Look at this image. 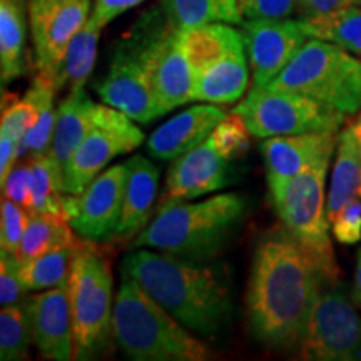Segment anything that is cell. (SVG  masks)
Masks as SVG:
<instances>
[{"mask_svg":"<svg viewBox=\"0 0 361 361\" xmlns=\"http://www.w3.org/2000/svg\"><path fill=\"white\" fill-rule=\"evenodd\" d=\"M243 19H290L298 12L300 0H238Z\"/></svg>","mask_w":361,"mask_h":361,"instance_id":"38","label":"cell"},{"mask_svg":"<svg viewBox=\"0 0 361 361\" xmlns=\"http://www.w3.org/2000/svg\"><path fill=\"white\" fill-rule=\"evenodd\" d=\"M252 87H264L310 39L303 20L259 19L243 22Z\"/></svg>","mask_w":361,"mask_h":361,"instance_id":"14","label":"cell"},{"mask_svg":"<svg viewBox=\"0 0 361 361\" xmlns=\"http://www.w3.org/2000/svg\"><path fill=\"white\" fill-rule=\"evenodd\" d=\"M92 245L96 243L84 241L67 281L75 360L101 353L112 335V269L109 259Z\"/></svg>","mask_w":361,"mask_h":361,"instance_id":"8","label":"cell"},{"mask_svg":"<svg viewBox=\"0 0 361 361\" xmlns=\"http://www.w3.org/2000/svg\"><path fill=\"white\" fill-rule=\"evenodd\" d=\"M246 213L239 194H216L201 202H166L134 239V247H152L176 258L204 263L228 245Z\"/></svg>","mask_w":361,"mask_h":361,"instance_id":"3","label":"cell"},{"mask_svg":"<svg viewBox=\"0 0 361 361\" xmlns=\"http://www.w3.org/2000/svg\"><path fill=\"white\" fill-rule=\"evenodd\" d=\"M39 107L29 96L24 99L8 102V106L2 111V121H0V135L12 139L17 146L25 141L30 130L37 124Z\"/></svg>","mask_w":361,"mask_h":361,"instance_id":"35","label":"cell"},{"mask_svg":"<svg viewBox=\"0 0 361 361\" xmlns=\"http://www.w3.org/2000/svg\"><path fill=\"white\" fill-rule=\"evenodd\" d=\"M97 104L90 101L84 89L69 90L67 97L57 107V121L54 129L52 146L49 156L56 164L62 179L71 157L94 126Z\"/></svg>","mask_w":361,"mask_h":361,"instance_id":"21","label":"cell"},{"mask_svg":"<svg viewBox=\"0 0 361 361\" xmlns=\"http://www.w3.org/2000/svg\"><path fill=\"white\" fill-rule=\"evenodd\" d=\"M336 142L338 133L331 130L266 137L259 149L266 164L268 186L286 183L322 157L333 154Z\"/></svg>","mask_w":361,"mask_h":361,"instance_id":"18","label":"cell"},{"mask_svg":"<svg viewBox=\"0 0 361 361\" xmlns=\"http://www.w3.org/2000/svg\"><path fill=\"white\" fill-rule=\"evenodd\" d=\"M255 137L305 133H338L346 116L333 107L290 90L252 87L233 109Z\"/></svg>","mask_w":361,"mask_h":361,"instance_id":"9","label":"cell"},{"mask_svg":"<svg viewBox=\"0 0 361 361\" xmlns=\"http://www.w3.org/2000/svg\"><path fill=\"white\" fill-rule=\"evenodd\" d=\"M250 134L251 130L247 129L241 116L231 112L216 126L209 137L219 154L231 162L245 157L250 149Z\"/></svg>","mask_w":361,"mask_h":361,"instance_id":"34","label":"cell"},{"mask_svg":"<svg viewBox=\"0 0 361 361\" xmlns=\"http://www.w3.org/2000/svg\"><path fill=\"white\" fill-rule=\"evenodd\" d=\"M29 161L32 166V213L66 216L64 202H62L64 179L57 171L51 156L30 157Z\"/></svg>","mask_w":361,"mask_h":361,"instance_id":"32","label":"cell"},{"mask_svg":"<svg viewBox=\"0 0 361 361\" xmlns=\"http://www.w3.org/2000/svg\"><path fill=\"white\" fill-rule=\"evenodd\" d=\"M85 239H78L67 246L56 247L37 258L22 263L20 274L29 291H45L64 286L69 281L72 264Z\"/></svg>","mask_w":361,"mask_h":361,"instance_id":"29","label":"cell"},{"mask_svg":"<svg viewBox=\"0 0 361 361\" xmlns=\"http://www.w3.org/2000/svg\"><path fill=\"white\" fill-rule=\"evenodd\" d=\"M229 183V161L219 154L211 137L176 157L166 180V202L196 200L219 191Z\"/></svg>","mask_w":361,"mask_h":361,"instance_id":"17","label":"cell"},{"mask_svg":"<svg viewBox=\"0 0 361 361\" xmlns=\"http://www.w3.org/2000/svg\"><path fill=\"white\" fill-rule=\"evenodd\" d=\"M27 0H0V78L7 85L25 72Z\"/></svg>","mask_w":361,"mask_h":361,"instance_id":"25","label":"cell"},{"mask_svg":"<svg viewBox=\"0 0 361 361\" xmlns=\"http://www.w3.org/2000/svg\"><path fill=\"white\" fill-rule=\"evenodd\" d=\"M245 47L229 52L194 78L192 101L207 104H231L239 101L250 82Z\"/></svg>","mask_w":361,"mask_h":361,"instance_id":"22","label":"cell"},{"mask_svg":"<svg viewBox=\"0 0 361 361\" xmlns=\"http://www.w3.org/2000/svg\"><path fill=\"white\" fill-rule=\"evenodd\" d=\"M226 116L213 104L194 106L159 126L149 137L147 152L159 161H173L206 141Z\"/></svg>","mask_w":361,"mask_h":361,"instance_id":"19","label":"cell"},{"mask_svg":"<svg viewBox=\"0 0 361 361\" xmlns=\"http://www.w3.org/2000/svg\"><path fill=\"white\" fill-rule=\"evenodd\" d=\"M184 51L196 78L207 67H211L229 52L245 47V35L224 22H213L180 32Z\"/></svg>","mask_w":361,"mask_h":361,"instance_id":"23","label":"cell"},{"mask_svg":"<svg viewBox=\"0 0 361 361\" xmlns=\"http://www.w3.org/2000/svg\"><path fill=\"white\" fill-rule=\"evenodd\" d=\"M333 236L341 245H356L361 239V197H355L331 221Z\"/></svg>","mask_w":361,"mask_h":361,"instance_id":"40","label":"cell"},{"mask_svg":"<svg viewBox=\"0 0 361 361\" xmlns=\"http://www.w3.org/2000/svg\"><path fill=\"white\" fill-rule=\"evenodd\" d=\"M128 164L111 166L97 176L82 192L64 194V213L72 229L90 243L114 238L123 216Z\"/></svg>","mask_w":361,"mask_h":361,"instance_id":"12","label":"cell"},{"mask_svg":"<svg viewBox=\"0 0 361 361\" xmlns=\"http://www.w3.org/2000/svg\"><path fill=\"white\" fill-rule=\"evenodd\" d=\"M300 356L311 361H353L361 358V318L345 290L333 283L319 293L311 311Z\"/></svg>","mask_w":361,"mask_h":361,"instance_id":"10","label":"cell"},{"mask_svg":"<svg viewBox=\"0 0 361 361\" xmlns=\"http://www.w3.org/2000/svg\"><path fill=\"white\" fill-rule=\"evenodd\" d=\"M123 271L189 331L216 336L231 322L228 279L214 266L141 247L126 256Z\"/></svg>","mask_w":361,"mask_h":361,"instance_id":"2","label":"cell"},{"mask_svg":"<svg viewBox=\"0 0 361 361\" xmlns=\"http://www.w3.org/2000/svg\"><path fill=\"white\" fill-rule=\"evenodd\" d=\"M101 30V27L89 17L87 22L79 29V32L72 37L61 67L51 78L57 92L64 87H69V90L84 89L89 75L92 74L94 64H96Z\"/></svg>","mask_w":361,"mask_h":361,"instance_id":"26","label":"cell"},{"mask_svg":"<svg viewBox=\"0 0 361 361\" xmlns=\"http://www.w3.org/2000/svg\"><path fill=\"white\" fill-rule=\"evenodd\" d=\"M75 241H78V236L74 234V229L66 216L30 213L17 256L20 263H27L44 252Z\"/></svg>","mask_w":361,"mask_h":361,"instance_id":"30","label":"cell"},{"mask_svg":"<svg viewBox=\"0 0 361 361\" xmlns=\"http://www.w3.org/2000/svg\"><path fill=\"white\" fill-rule=\"evenodd\" d=\"M32 343L47 360H74V331L67 284L24 301Z\"/></svg>","mask_w":361,"mask_h":361,"instance_id":"16","label":"cell"},{"mask_svg":"<svg viewBox=\"0 0 361 361\" xmlns=\"http://www.w3.org/2000/svg\"><path fill=\"white\" fill-rule=\"evenodd\" d=\"M22 263L16 252L0 250V303L11 306L22 303L27 290L20 274Z\"/></svg>","mask_w":361,"mask_h":361,"instance_id":"36","label":"cell"},{"mask_svg":"<svg viewBox=\"0 0 361 361\" xmlns=\"http://www.w3.org/2000/svg\"><path fill=\"white\" fill-rule=\"evenodd\" d=\"M30 341H32V336H30L24 301L4 306L0 313V360H27Z\"/></svg>","mask_w":361,"mask_h":361,"instance_id":"33","label":"cell"},{"mask_svg":"<svg viewBox=\"0 0 361 361\" xmlns=\"http://www.w3.org/2000/svg\"><path fill=\"white\" fill-rule=\"evenodd\" d=\"M355 298L361 306V250L358 255V264H356V273H355Z\"/></svg>","mask_w":361,"mask_h":361,"instance_id":"44","label":"cell"},{"mask_svg":"<svg viewBox=\"0 0 361 361\" xmlns=\"http://www.w3.org/2000/svg\"><path fill=\"white\" fill-rule=\"evenodd\" d=\"M331 156L322 157L311 168L286 183L269 186L274 209L281 219L284 233L310 256L329 284L340 281V268L329 239V219L324 197Z\"/></svg>","mask_w":361,"mask_h":361,"instance_id":"5","label":"cell"},{"mask_svg":"<svg viewBox=\"0 0 361 361\" xmlns=\"http://www.w3.org/2000/svg\"><path fill=\"white\" fill-rule=\"evenodd\" d=\"M303 24L310 37L328 40L361 57V6L306 19Z\"/></svg>","mask_w":361,"mask_h":361,"instance_id":"31","label":"cell"},{"mask_svg":"<svg viewBox=\"0 0 361 361\" xmlns=\"http://www.w3.org/2000/svg\"><path fill=\"white\" fill-rule=\"evenodd\" d=\"M128 164V179H126L123 216L114 238L117 241H128L137 236L146 228L154 206L159 169L147 157L133 156Z\"/></svg>","mask_w":361,"mask_h":361,"instance_id":"20","label":"cell"},{"mask_svg":"<svg viewBox=\"0 0 361 361\" xmlns=\"http://www.w3.org/2000/svg\"><path fill=\"white\" fill-rule=\"evenodd\" d=\"M355 197H361V147L346 128L338 134L336 159L326 197L329 226L343 207Z\"/></svg>","mask_w":361,"mask_h":361,"instance_id":"24","label":"cell"},{"mask_svg":"<svg viewBox=\"0 0 361 361\" xmlns=\"http://www.w3.org/2000/svg\"><path fill=\"white\" fill-rule=\"evenodd\" d=\"M358 6H361V0H300L298 13H300L301 19L306 20L324 16V13L341 11V8Z\"/></svg>","mask_w":361,"mask_h":361,"instance_id":"42","label":"cell"},{"mask_svg":"<svg viewBox=\"0 0 361 361\" xmlns=\"http://www.w3.org/2000/svg\"><path fill=\"white\" fill-rule=\"evenodd\" d=\"M112 335L119 348L137 361H202L209 356L206 346L128 274L114 301Z\"/></svg>","mask_w":361,"mask_h":361,"instance_id":"4","label":"cell"},{"mask_svg":"<svg viewBox=\"0 0 361 361\" xmlns=\"http://www.w3.org/2000/svg\"><path fill=\"white\" fill-rule=\"evenodd\" d=\"M92 0H27L35 64L52 78L62 64L72 37L90 17Z\"/></svg>","mask_w":361,"mask_h":361,"instance_id":"13","label":"cell"},{"mask_svg":"<svg viewBox=\"0 0 361 361\" xmlns=\"http://www.w3.org/2000/svg\"><path fill=\"white\" fill-rule=\"evenodd\" d=\"M144 134L133 119L111 106L97 104L94 126L64 171V194H79L116 156L141 146Z\"/></svg>","mask_w":361,"mask_h":361,"instance_id":"11","label":"cell"},{"mask_svg":"<svg viewBox=\"0 0 361 361\" xmlns=\"http://www.w3.org/2000/svg\"><path fill=\"white\" fill-rule=\"evenodd\" d=\"M17 146L12 139L6 137V135H0V184L4 186L8 174L13 169V164H16L17 156Z\"/></svg>","mask_w":361,"mask_h":361,"instance_id":"43","label":"cell"},{"mask_svg":"<svg viewBox=\"0 0 361 361\" xmlns=\"http://www.w3.org/2000/svg\"><path fill=\"white\" fill-rule=\"evenodd\" d=\"M4 196L24 207V209L32 213L34 200H32V166L30 161L25 164L17 166L11 171L6 183H4Z\"/></svg>","mask_w":361,"mask_h":361,"instance_id":"39","label":"cell"},{"mask_svg":"<svg viewBox=\"0 0 361 361\" xmlns=\"http://www.w3.org/2000/svg\"><path fill=\"white\" fill-rule=\"evenodd\" d=\"M161 8L169 25L179 32L213 22H245L238 0H161Z\"/></svg>","mask_w":361,"mask_h":361,"instance_id":"27","label":"cell"},{"mask_svg":"<svg viewBox=\"0 0 361 361\" xmlns=\"http://www.w3.org/2000/svg\"><path fill=\"white\" fill-rule=\"evenodd\" d=\"M2 223H0V250L16 252L19 250L30 213L16 202L2 197Z\"/></svg>","mask_w":361,"mask_h":361,"instance_id":"37","label":"cell"},{"mask_svg":"<svg viewBox=\"0 0 361 361\" xmlns=\"http://www.w3.org/2000/svg\"><path fill=\"white\" fill-rule=\"evenodd\" d=\"M56 85L51 78L39 72L35 75L32 85L27 90V96L37 104L39 107V119L34 129L30 130L25 141L17 149V156L27 154L29 157L47 156L52 146L54 129H56L57 109L54 107V99H56Z\"/></svg>","mask_w":361,"mask_h":361,"instance_id":"28","label":"cell"},{"mask_svg":"<svg viewBox=\"0 0 361 361\" xmlns=\"http://www.w3.org/2000/svg\"><path fill=\"white\" fill-rule=\"evenodd\" d=\"M324 284L329 283L322 271L286 233L261 239L246 293L247 322L256 340L274 350L300 346Z\"/></svg>","mask_w":361,"mask_h":361,"instance_id":"1","label":"cell"},{"mask_svg":"<svg viewBox=\"0 0 361 361\" xmlns=\"http://www.w3.org/2000/svg\"><path fill=\"white\" fill-rule=\"evenodd\" d=\"M348 129L351 130V134L355 135V139L358 141L360 147H361V109L358 112V116L355 117V121H351L348 124Z\"/></svg>","mask_w":361,"mask_h":361,"instance_id":"45","label":"cell"},{"mask_svg":"<svg viewBox=\"0 0 361 361\" xmlns=\"http://www.w3.org/2000/svg\"><path fill=\"white\" fill-rule=\"evenodd\" d=\"M266 87L298 92L350 116L361 109V61L328 40L310 37Z\"/></svg>","mask_w":361,"mask_h":361,"instance_id":"6","label":"cell"},{"mask_svg":"<svg viewBox=\"0 0 361 361\" xmlns=\"http://www.w3.org/2000/svg\"><path fill=\"white\" fill-rule=\"evenodd\" d=\"M149 78L162 112L192 101L194 74L189 64L179 30L169 22L156 35L149 51Z\"/></svg>","mask_w":361,"mask_h":361,"instance_id":"15","label":"cell"},{"mask_svg":"<svg viewBox=\"0 0 361 361\" xmlns=\"http://www.w3.org/2000/svg\"><path fill=\"white\" fill-rule=\"evenodd\" d=\"M168 24L161 6L151 8L116 45L109 71L97 84L104 104L116 107L135 123L147 124L164 116L149 78V51L156 35Z\"/></svg>","mask_w":361,"mask_h":361,"instance_id":"7","label":"cell"},{"mask_svg":"<svg viewBox=\"0 0 361 361\" xmlns=\"http://www.w3.org/2000/svg\"><path fill=\"white\" fill-rule=\"evenodd\" d=\"M144 0H94L92 12H90V19L104 29L109 22H112L121 13L130 11V8L137 7Z\"/></svg>","mask_w":361,"mask_h":361,"instance_id":"41","label":"cell"}]
</instances>
